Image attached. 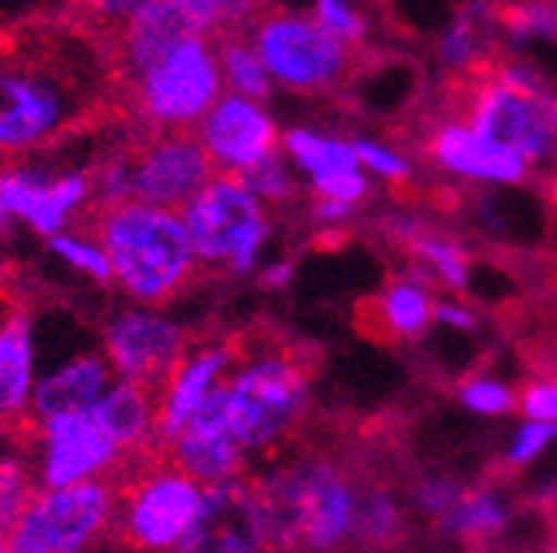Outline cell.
<instances>
[{
  "label": "cell",
  "instance_id": "6da1fadb",
  "mask_svg": "<svg viewBox=\"0 0 557 553\" xmlns=\"http://www.w3.org/2000/svg\"><path fill=\"white\" fill-rule=\"evenodd\" d=\"M315 352L269 335H243V355L223 388L230 428L246 457L283 451L306 425Z\"/></svg>",
  "mask_w": 557,
  "mask_h": 553
},
{
  "label": "cell",
  "instance_id": "7a4b0ae2",
  "mask_svg": "<svg viewBox=\"0 0 557 553\" xmlns=\"http://www.w3.org/2000/svg\"><path fill=\"white\" fill-rule=\"evenodd\" d=\"M87 226L110 259L113 289L129 305L163 309L199 275V259L180 213L147 202H120L97 210Z\"/></svg>",
  "mask_w": 557,
  "mask_h": 553
},
{
  "label": "cell",
  "instance_id": "3957f363",
  "mask_svg": "<svg viewBox=\"0 0 557 553\" xmlns=\"http://www.w3.org/2000/svg\"><path fill=\"white\" fill-rule=\"evenodd\" d=\"M256 488L269 517L272 553H338L356 530V474L329 454H299Z\"/></svg>",
  "mask_w": 557,
  "mask_h": 553
},
{
  "label": "cell",
  "instance_id": "277c9868",
  "mask_svg": "<svg viewBox=\"0 0 557 553\" xmlns=\"http://www.w3.org/2000/svg\"><path fill=\"white\" fill-rule=\"evenodd\" d=\"M249 40L272 84L306 97L345 93L348 84L362 77L372 56L369 47L338 40L315 17L283 8H269L249 30Z\"/></svg>",
  "mask_w": 557,
  "mask_h": 553
},
{
  "label": "cell",
  "instance_id": "5b68a950",
  "mask_svg": "<svg viewBox=\"0 0 557 553\" xmlns=\"http://www.w3.org/2000/svg\"><path fill=\"white\" fill-rule=\"evenodd\" d=\"M126 84L133 116L147 133H193L226 93L220 43L202 34H189L150 71Z\"/></svg>",
  "mask_w": 557,
  "mask_h": 553
},
{
  "label": "cell",
  "instance_id": "8992f818",
  "mask_svg": "<svg viewBox=\"0 0 557 553\" xmlns=\"http://www.w3.org/2000/svg\"><path fill=\"white\" fill-rule=\"evenodd\" d=\"M87 110L84 90L53 60H0V153L21 156L50 147Z\"/></svg>",
  "mask_w": 557,
  "mask_h": 553
},
{
  "label": "cell",
  "instance_id": "52a82bcc",
  "mask_svg": "<svg viewBox=\"0 0 557 553\" xmlns=\"http://www.w3.org/2000/svg\"><path fill=\"white\" fill-rule=\"evenodd\" d=\"M126 470V477H116L113 533L133 553H176L202 507L206 488L163 454L136 461Z\"/></svg>",
  "mask_w": 557,
  "mask_h": 553
},
{
  "label": "cell",
  "instance_id": "ba28073f",
  "mask_svg": "<svg viewBox=\"0 0 557 553\" xmlns=\"http://www.w3.org/2000/svg\"><path fill=\"white\" fill-rule=\"evenodd\" d=\"M199 268L243 275L259 262L269 239V213L256 192L230 173H216L180 213Z\"/></svg>",
  "mask_w": 557,
  "mask_h": 553
},
{
  "label": "cell",
  "instance_id": "9c48e42d",
  "mask_svg": "<svg viewBox=\"0 0 557 553\" xmlns=\"http://www.w3.org/2000/svg\"><path fill=\"white\" fill-rule=\"evenodd\" d=\"M116 480L37 491L17 527L8 533L11 553H94L116 527Z\"/></svg>",
  "mask_w": 557,
  "mask_h": 553
},
{
  "label": "cell",
  "instance_id": "30bf717a",
  "mask_svg": "<svg viewBox=\"0 0 557 553\" xmlns=\"http://www.w3.org/2000/svg\"><path fill=\"white\" fill-rule=\"evenodd\" d=\"M27 441L44 491L116 480L126 467H133L94 411L57 414V418L34 422L27 428Z\"/></svg>",
  "mask_w": 557,
  "mask_h": 553
},
{
  "label": "cell",
  "instance_id": "8fae6325",
  "mask_svg": "<svg viewBox=\"0 0 557 553\" xmlns=\"http://www.w3.org/2000/svg\"><path fill=\"white\" fill-rule=\"evenodd\" d=\"M0 202L11 223L27 226L40 239H53L77 229V219L94 213V169L11 163L0 169Z\"/></svg>",
  "mask_w": 557,
  "mask_h": 553
},
{
  "label": "cell",
  "instance_id": "7c38bea8",
  "mask_svg": "<svg viewBox=\"0 0 557 553\" xmlns=\"http://www.w3.org/2000/svg\"><path fill=\"white\" fill-rule=\"evenodd\" d=\"M189 349V331L163 309L150 305H123L113 312L103 325L100 344L116 378L150 388H160Z\"/></svg>",
  "mask_w": 557,
  "mask_h": 553
},
{
  "label": "cell",
  "instance_id": "4fadbf2b",
  "mask_svg": "<svg viewBox=\"0 0 557 553\" xmlns=\"http://www.w3.org/2000/svg\"><path fill=\"white\" fill-rule=\"evenodd\" d=\"M129 202L183 213L196 192L216 176L196 133H144L126 150Z\"/></svg>",
  "mask_w": 557,
  "mask_h": 553
},
{
  "label": "cell",
  "instance_id": "5bb4252c",
  "mask_svg": "<svg viewBox=\"0 0 557 553\" xmlns=\"http://www.w3.org/2000/svg\"><path fill=\"white\" fill-rule=\"evenodd\" d=\"M176 553H272L269 517L256 477H236L206 488L202 507Z\"/></svg>",
  "mask_w": 557,
  "mask_h": 553
},
{
  "label": "cell",
  "instance_id": "9a60e30c",
  "mask_svg": "<svg viewBox=\"0 0 557 553\" xmlns=\"http://www.w3.org/2000/svg\"><path fill=\"white\" fill-rule=\"evenodd\" d=\"M193 133L213 169L230 176H243L262 160L283 153V133L269 110L236 93H223Z\"/></svg>",
  "mask_w": 557,
  "mask_h": 553
},
{
  "label": "cell",
  "instance_id": "2e32d148",
  "mask_svg": "<svg viewBox=\"0 0 557 553\" xmlns=\"http://www.w3.org/2000/svg\"><path fill=\"white\" fill-rule=\"evenodd\" d=\"M401 140L411 143L429 166L442 173L468 176V179H492V183H521L528 176V163L511 150L484 140L471 126L451 123L425 110L411 129H401Z\"/></svg>",
  "mask_w": 557,
  "mask_h": 553
},
{
  "label": "cell",
  "instance_id": "e0dca14e",
  "mask_svg": "<svg viewBox=\"0 0 557 553\" xmlns=\"http://www.w3.org/2000/svg\"><path fill=\"white\" fill-rule=\"evenodd\" d=\"M243 355V335L193 341V349L157 388L160 394V454L186 428L193 414L213 398L233 375Z\"/></svg>",
  "mask_w": 557,
  "mask_h": 553
},
{
  "label": "cell",
  "instance_id": "ac0fdd59",
  "mask_svg": "<svg viewBox=\"0 0 557 553\" xmlns=\"http://www.w3.org/2000/svg\"><path fill=\"white\" fill-rule=\"evenodd\" d=\"M223 388L209 398L186 422V428L163 448V457L173 461L183 474L202 483V488H216V483L246 477L249 470V457L239 448L226 418Z\"/></svg>",
  "mask_w": 557,
  "mask_h": 553
},
{
  "label": "cell",
  "instance_id": "d6986e66",
  "mask_svg": "<svg viewBox=\"0 0 557 553\" xmlns=\"http://www.w3.org/2000/svg\"><path fill=\"white\" fill-rule=\"evenodd\" d=\"M37 381V328L30 312L14 305L0 322V425L11 431H27Z\"/></svg>",
  "mask_w": 557,
  "mask_h": 553
},
{
  "label": "cell",
  "instance_id": "ffe728a7",
  "mask_svg": "<svg viewBox=\"0 0 557 553\" xmlns=\"http://www.w3.org/2000/svg\"><path fill=\"white\" fill-rule=\"evenodd\" d=\"M113 381L116 375L103 352H74L53 368L40 372L34 407H30V425L44 418H57V414L94 411L103 401V394L113 388Z\"/></svg>",
  "mask_w": 557,
  "mask_h": 553
},
{
  "label": "cell",
  "instance_id": "44dd1931",
  "mask_svg": "<svg viewBox=\"0 0 557 553\" xmlns=\"http://www.w3.org/2000/svg\"><path fill=\"white\" fill-rule=\"evenodd\" d=\"M110 438L129 457V464L160 454V394L150 385L116 378L103 401L94 407Z\"/></svg>",
  "mask_w": 557,
  "mask_h": 553
},
{
  "label": "cell",
  "instance_id": "7402d4cb",
  "mask_svg": "<svg viewBox=\"0 0 557 553\" xmlns=\"http://www.w3.org/2000/svg\"><path fill=\"white\" fill-rule=\"evenodd\" d=\"M432 318H435L432 292L414 279H392L385 292L369 296L356 305V328L379 344L422 338Z\"/></svg>",
  "mask_w": 557,
  "mask_h": 553
},
{
  "label": "cell",
  "instance_id": "603a6c76",
  "mask_svg": "<svg viewBox=\"0 0 557 553\" xmlns=\"http://www.w3.org/2000/svg\"><path fill=\"white\" fill-rule=\"evenodd\" d=\"M189 34H193L189 24L180 17V11L170 0H153V4L139 8L126 24L113 30L120 77L133 80L136 74L150 71L160 56H166Z\"/></svg>",
  "mask_w": 557,
  "mask_h": 553
},
{
  "label": "cell",
  "instance_id": "cb8c5ba5",
  "mask_svg": "<svg viewBox=\"0 0 557 553\" xmlns=\"http://www.w3.org/2000/svg\"><path fill=\"white\" fill-rule=\"evenodd\" d=\"M405 517L388 483L356 474V530L352 540L366 550H388L401 540Z\"/></svg>",
  "mask_w": 557,
  "mask_h": 553
},
{
  "label": "cell",
  "instance_id": "d4e9b609",
  "mask_svg": "<svg viewBox=\"0 0 557 553\" xmlns=\"http://www.w3.org/2000/svg\"><path fill=\"white\" fill-rule=\"evenodd\" d=\"M193 34L209 40H226L249 34L256 21L269 11V0H170Z\"/></svg>",
  "mask_w": 557,
  "mask_h": 553
},
{
  "label": "cell",
  "instance_id": "484cf974",
  "mask_svg": "<svg viewBox=\"0 0 557 553\" xmlns=\"http://www.w3.org/2000/svg\"><path fill=\"white\" fill-rule=\"evenodd\" d=\"M37 491H40V480H37V467L30 454V441H27V431H21L4 451V457H0V537H8L17 527V520L24 517Z\"/></svg>",
  "mask_w": 557,
  "mask_h": 553
},
{
  "label": "cell",
  "instance_id": "4316f807",
  "mask_svg": "<svg viewBox=\"0 0 557 553\" xmlns=\"http://www.w3.org/2000/svg\"><path fill=\"white\" fill-rule=\"evenodd\" d=\"M283 153L293 160L302 173L315 179L342 176V173H359V156L348 143L329 140V136H315L309 129H289L283 133Z\"/></svg>",
  "mask_w": 557,
  "mask_h": 553
},
{
  "label": "cell",
  "instance_id": "83f0119b",
  "mask_svg": "<svg viewBox=\"0 0 557 553\" xmlns=\"http://www.w3.org/2000/svg\"><path fill=\"white\" fill-rule=\"evenodd\" d=\"M216 43H220V66H223L226 93H236V97L265 103L272 97V87L275 84H272V77L265 71L259 50L252 47L249 34L226 37V40H216Z\"/></svg>",
  "mask_w": 557,
  "mask_h": 553
},
{
  "label": "cell",
  "instance_id": "f1b7e54d",
  "mask_svg": "<svg viewBox=\"0 0 557 553\" xmlns=\"http://www.w3.org/2000/svg\"><path fill=\"white\" fill-rule=\"evenodd\" d=\"M50 255L70 268L81 279L94 282V286H113V272H110V259L100 246V239L94 236L90 226H77V229H66L53 239H47Z\"/></svg>",
  "mask_w": 557,
  "mask_h": 553
},
{
  "label": "cell",
  "instance_id": "f546056e",
  "mask_svg": "<svg viewBox=\"0 0 557 553\" xmlns=\"http://www.w3.org/2000/svg\"><path fill=\"white\" fill-rule=\"evenodd\" d=\"M252 192L256 199L265 205H289L296 199V176L289 173V163H286V153H275L269 160H262L259 166L246 169L239 176Z\"/></svg>",
  "mask_w": 557,
  "mask_h": 553
},
{
  "label": "cell",
  "instance_id": "4dcf8cb0",
  "mask_svg": "<svg viewBox=\"0 0 557 553\" xmlns=\"http://www.w3.org/2000/svg\"><path fill=\"white\" fill-rule=\"evenodd\" d=\"M329 34H335L338 40L345 43H356V47H366V34H369V24L362 21V14H356L348 8V0H315V14H312Z\"/></svg>",
  "mask_w": 557,
  "mask_h": 553
},
{
  "label": "cell",
  "instance_id": "1f68e13d",
  "mask_svg": "<svg viewBox=\"0 0 557 553\" xmlns=\"http://www.w3.org/2000/svg\"><path fill=\"white\" fill-rule=\"evenodd\" d=\"M518 411L534 425H557V381L547 378H524L515 398Z\"/></svg>",
  "mask_w": 557,
  "mask_h": 553
},
{
  "label": "cell",
  "instance_id": "d6a6232c",
  "mask_svg": "<svg viewBox=\"0 0 557 553\" xmlns=\"http://www.w3.org/2000/svg\"><path fill=\"white\" fill-rule=\"evenodd\" d=\"M461 401L478 414H508L515 407V391L492 378H468L461 385Z\"/></svg>",
  "mask_w": 557,
  "mask_h": 553
},
{
  "label": "cell",
  "instance_id": "836d02e7",
  "mask_svg": "<svg viewBox=\"0 0 557 553\" xmlns=\"http://www.w3.org/2000/svg\"><path fill=\"white\" fill-rule=\"evenodd\" d=\"M352 150H356L359 163H366V166H372L379 176H385V179L392 183L395 192L411 186V169H408V163H405L398 153H392V150H385V147H379V143H366V140L352 143Z\"/></svg>",
  "mask_w": 557,
  "mask_h": 553
},
{
  "label": "cell",
  "instance_id": "e575fe53",
  "mask_svg": "<svg viewBox=\"0 0 557 553\" xmlns=\"http://www.w3.org/2000/svg\"><path fill=\"white\" fill-rule=\"evenodd\" d=\"M309 196L329 199V202H342V205H356V202L369 199V179L362 173H342V176L315 179Z\"/></svg>",
  "mask_w": 557,
  "mask_h": 553
},
{
  "label": "cell",
  "instance_id": "d590c367",
  "mask_svg": "<svg viewBox=\"0 0 557 553\" xmlns=\"http://www.w3.org/2000/svg\"><path fill=\"white\" fill-rule=\"evenodd\" d=\"M461 498H465V488L448 477H432L418 488V504H422L429 514H435L438 520H445L461 504Z\"/></svg>",
  "mask_w": 557,
  "mask_h": 553
},
{
  "label": "cell",
  "instance_id": "8d00e7d4",
  "mask_svg": "<svg viewBox=\"0 0 557 553\" xmlns=\"http://www.w3.org/2000/svg\"><path fill=\"white\" fill-rule=\"evenodd\" d=\"M147 4H153V0H77V8L90 21H97V24H103L110 30L126 24L139 8H147Z\"/></svg>",
  "mask_w": 557,
  "mask_h": 553
},
{
  "label": "cell",
  "instance_id": "74e56055",
  "mask_svg": "<svg viewBox=\"0 0 557 553\" xmlns=\"http://www.w3.org/2000/svg\"><path fill=\"white\" fill-rule=\"evenodd\" d=\"M557 438V425H524L521 428V435H518V441L511 444V451H508V457H505V464L511 467V470H518V467H524V464H531V457H537L541 454V448L547 444V441H554Z\"/></svg>",
  "mask_w": 557,
  "mask_h": 553
},
{
  "label": "cell",
  "instance_id": "f35d334b",
  "mask_svg": "<svg viewBox=\"0 0 557 553\" xmlns=\"http://www.w3.org/2000/svg\"><path fill=\"white\" fill-rule=\"evenodd\" d=\"M293 275H296V265H293V262H275V265H269V268L259 275V282H262L265 289H286V286L293 282Z\"/></svg>",
  "mask_w": 557,
  "mask_h": 553
},
{
  "label": "cell",
  "instance_id": "ab89813d",
  "mask_svg": "<svg viewBox=\"0 0 557 553\" xmlns=\"http://www.w3.org/2000/svg\"><path fill=\"white\" fill-rule=\"evenodd\" d=\"M435 318L451 322V325H458V328H474V325H478V315H471V312L461 309V305H435Z\"/></svg>",
  "mask_w": 557,
  "mask_h": 553
},
{
  "label": "cell",
  "instance_id": "60d3db41",
  "mask_svg": "<svg viewBox=\"0 0 557 553\" xmlns=\"http://www.w3.org/2000/svg\"><path fill=\"white\" fill-rule=\"evenodd\" d=\"M17 435H21V431H11V428L0 425V457H4V451L11 448V441H14Z\"/></svg>",
  "mask_w": 557,
  "mask_h": 553
},
{
  "label": "cell",
  "instance_id": "b9f144b4",
  "mask_svg": "<svg viewBox=\"0 0 557 553\" xmlns=\"http://www.w3.org/2000/svg\"><path fill=\"white\" fill-rule=\"evenodd\" d=\"M11 226V219H8V210H4V202H0V232H4Z\"/></svg>",
  "mask_w": 557,
  "mask_h": 553
},
{
  "label": "cell",
  "instance_id": "7bdbcfd3",
  "mask_svg": "<svg viewBox=\"0 0 557 553\" xmlns=\"http://www.w3.org/2000/svg\"><path fill=\"white\" fill-rule=\"evenodd\" d=\"M550 553H557V520L550 524Z\"/></svg>",
  "mask_w": 557,
  "mask_h": 553
},
{
  "label": "cell",
  "instance_id": "ee69618b",
  "mask_svg": "<svg viewBox=\"0 0 557 553\" xmlns=\"http://www.w3.org/2000/svg\"><path fill=\"white\" fill-rule=\"evenodd\" d=\"M0 553H11V543H8V537H0Z\"/></svg>",
  "mask_w": 557,
  "mask_h": 553
}]
</instances>
